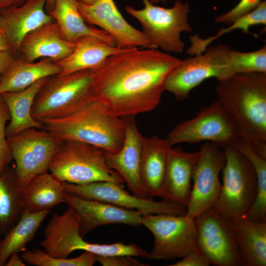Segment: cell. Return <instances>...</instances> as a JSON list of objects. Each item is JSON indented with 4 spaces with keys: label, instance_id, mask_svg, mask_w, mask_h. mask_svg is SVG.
<instances>
[{
    "label": "cell",
    "instance_id": "1",
    "mask_svg": "<svg viewBox=\"0 0 266 266\" xmlns=\"http://www.w3.org/2000/svg\"><path fill=\"white\" fill-rule=\"evenodd\" d=\"M181 61L155 48L126 49L95 69L90 99L120 118L150 111L160 103L166 78Z\"/></svg>",
    "mask_w": 266,
    "mask_h": 266
},
{
    "label": "cell",
    "instance_id": "2",
    "mask_svg": "<svg viewBox=\"0 0 266 266\" xmlns=\"http://www.w3.org/2000/svg\"><path fill=\"white\" fill-rule=\"evenodd\" d=\"M215 91L240 138L266 158V73L234 74L219 81Z\"/></svg>",
    "mask_w": 266,
    "mask_h": 266
},
{
    "label": "cell",
    "instance_id": "3",
    "mask_svg": "<svg viewBox=\"0 0 266 266\" xmlns=\"http://www.w3.org/2000/svg\"><path fill=\"white\" fill-rule=\"evenodd\" d=\"M39 122L62 141L82 142L112 153L121 149L125 137L123 118L108 114L90 99L64 115Z\"/></svg>",
    "mask_w": 266,
    "mask_h": 266
},
{
    "label": "cell",
    "instance_id": "4",
    "mask_svg": "<svg viewBox=\"0 0 266 266\" xmlns=\"http://www.w3.org/2000/svg\"><path fill=\"white\" fill-rule=\"evenodd\" d=\"M49 171L62 182L85 184L97 181L125 183L108 166L105 151L76 141H62L54 154Z\"/></svg>",
    "mask_w": 266,
    "mask_h": 266
},
{
    "label": "cell",
    "instance_id": "5",
    "mask_svg": "<svg viewBox=\"0 0 266 266\" xmlns=\"http://www.w3.org/2000/svg\"><path fill=\"white\" fill-rule=\"evenodd\" d=\"M223 149L226 156L223 183L213 207L231 220L244 219L257 196L256 173L250 161L234 146Z\"/></svg>",
    "mask_w": 266,
    "mask_h": 266
},
{
    "label": "cell",
    "instance_id": "6",
    "mask_svg": "<svg viewBox=\"0 0 266 266\" xmlns=\"http://www.w3.org/2000/svg\"><path fill=\"white\" fill-rule=\"evenodd\" d=\"M44 238L39 246L51 256L67 258L75 250L88 251L98 256L127 255L147 258L148 253L136 244L117 242L92 243L84 239L79 233L78 220L68 207L62 214H53L44 231Z\"/></svg>",
    "mask_w": 266,
    "mask_h": 266
},
{
    "label": "cell",
    "instance_id": "7",
    "mask_svg": "<svg viewBox=\"0 0 266 266\" xmlns=\"http://www.w3.org/2000/svg\"><path fill=\"white\" fill-rule=\"evenodd\" d=\"M231 49L226 44H219L181 60L167 75L165 91L172 94L176 100H183L205 80L215 78L219 81L234 74Z\"/></svg>",
    "mask_w": 266,
    "mask_h": 266
},
{
    "label": "cell",
    "instance_id": "8",
    "mask_svg": "<svg viewBox=\"0 0 266 266\" xmlns=\"http://www.w3.org/2000/svg\"><path fill=\"white\" fill-rule=\"evenodd\" d=\"M142 1L143 8L136 9L126 5L125 10L139 21L153 47L166 52H182L184 44L181 33L193 31L188 21L189 4L176 0L172 7L164 8L154 5L150 0Z\"/></svg>",
    "mask_w": 266,
    "mask_h": 266
},
{
    "label": "cell",
    "instance_id": "9",
    "mask_svg": "<svg viewBox=\"0 0 266 266\" xmlns=\"http://www.w3.org/2000/svg\"><path fill=\"white\" fill-rule=\"evenodd\" d=\"M95 69L47 78L37 94L32 109L34 119L64 115L89 100Z\"/></svg>",
    "mask_w": 266,
    "mask_h": 266
},
{
    "label": "cell",
    "instance_id": "10",
    "mask_svg": "<svg viewBox=\"0 0 266 266\" xmlns=\"http://www.w3.org/2000/svg\"><path fill=\"white\" fill-rule=\"evenodd\" d=\"M141 225L154 237L148 259L166 261L181 259L197 248L195 219L186 214L143 215Z\"/></svg>",
    "mask_w": 266,
    "mask_h": 266
},
{
    "label": "cell",
    "instance_id": "11",
    "mask_svg": "<svg viewBox=\"0 0 266 266\" xmlns=\"http://www.w3.org/2000/svg\"><path fill=\"white\" fill-rule=\"evenodd\" d=\"M7 137L15 161L16 178L23 189L35 176L49 171L51 161L62 141L47 130L35 128Z\"/></svg>",
    "mask_w": 266,
    "mask_h": 266
},
{
    "label": "cell",
    "instance_id": "12",
    "mask_svg": "<svg viewBox=\"0 0 266 266\" xmlns=\"http://www.w3.org/2000/svg\"><path fill=\"white\" fill-rule=\"evenodd\" d=\"M239 138L233 121L216 100L202 108L194 118L176 125L166 139L170 146L205 141L224 147L233 145Z\"/></svg>",
    "mask_w": 266,
    "mask_h": 266
},
{
    "label": "cell",
    "instance_id": "13",
    "mask_svg": "<svg viewBox=\"0 0 266 266\" xmlns=\"http://www.w3.org/2000/svg\"><path fill=\"white\" fill-rule=\"evenodd\" d=\"M64 192L79 198L100 201L117 206L140 211L143 215L170 214L183 215L186 207L164 200L156 201L152 198H142L131 194L123 184L111 181H97L85 184L62 182Z\"/></svg>",
    "mask_w": 266,
    "mask_h": 266
},
{
    "label": "cell",
    "instance_id": "14",
    "mask_svg": "<svg viewBox=\"0 0 266 266\" xmlns=\"http://www.w3.org/2000/svg\"><path fill=\"white\" fill-rule=\"evenodd\" d=\"M197 247L216 266H240L232 221L213 207L195 218Z\"/></svg>",
    "mask_w": 266,
    "mask_h": 266
},
{
    "label": "cell",
    "instance_id": "15",
    "mask_svg": "<svg viewBox=\"0 0 266 266\" xmlns=\"http://www.w3.org/2000/svg\"><path fill=\"white\" fill-rule=\"evenodd\" d=\"M216 144L205 142L200 148V158L193 177V185L186 214L195 219L213 207L221 189L219 175L226 162L223 149Z\"/></svg>",
    "mask_w": 266,
    "mask_h": 266
},
{
    "label": "cell",
    "instance_id": "16",
    "mask_svg": "<svg viewBox=\"0 0 266 266\" xmlns=\"http://www.w3.org/2000/svg\"><path fill=\"white\" fill-rule=\"evenodd\" d=\"M78 9L85 22L100 27L110 34L119 48H154L143 32L124 18L114 0H98L90 5L79 2Z\"/></svg>",
    "mask_w": 266,
    "mask_h": 266
},
{
    "label": "cell",
    "instance_id": "17",
    "mask_svg": "<svg viewBox=\"0 0 266 266\" xmlns=\"http://www.w3.org/2000/svg\"><path fill=\"white\" fill-rule=\"evenodd\" d=\"M64 202L76 217L81 236L85 235L98 227L111 224L129 226L141 225L142 213L104 202L85 199L65 192Z\"/></svg>",
    "mask_w": 266,
    "mask_h": 266
},
{
    "label": "cell",
    "instance_id": "18",
    "mask_svg": "<svg viewBox=\"0 0 266 266\" xmlns=\"http://www.w3.org/2000/svg\"><path fill=\"white\" fill-rule=\"evenodd\" d=\"M122 118L125 124L123 146L117 153L105 151L106 161L110 167L122 178L133 195L147 198L139 173L144 136L138 130L134 116Z\"/></svg>",
    "mask_w": 266,
    "mask_h": 266
},
{
    "label": "cell",
    "instance_id": "19",
    "mask_svg": "<svg viewBox=\"0 0 266 266\" xmlns=\"http://www.w3.org/2000/svg\"><path fill=\"white\" fill-rule=\"evenodd\" d=\"M46 0H27L20 5L0 9V28L11 50L19 51L24 37L41 26L54 21L45 10Z\"/></svg>",
    "mask_w": 266,
    "mask_h": 266
},
{
    "label": "cell",
    "instance_id": "20",
    "mask_svg": "<svg viewBox=\"0 0 266 266\" xmlns=\"http://www.w3.org/2000/svg\"><path fill=\"white\" fill-rule=\"evenodd\" d=\"M199 158V151L188 152L170 147L161 198L187 206Z\"/></svg>",
    "mask_w": 266,
    "mask_h": 266
},
{
    "label": "cell",
    "instance_id": "21",
    "mask_svg": "<svg viewBox=\"0 0 266 266\" xmlns=\"http://www.w3.org/2000/svg\"><path fill=\"white\" fill-rule=\"evenodd\" d=\"M75 42L64 39L55 21L46 23L27 34L19 49L23 58L29 62L40 58L57 62L67 57L73 50Z\"/></svg>",
    "mask_w": 266,
    "mask_h": 266
},
{
    "label": "cell",
    "instance_id": "22",
    "mask_svg": "<svg viewBox=\"0 0 266 266\" xmlns=\"http://www.w3.org/2000/svg\"><path fill=\"white\" fill-rule=\"evenodd\" d=\"M170 146L166 139L144 137L140 178L148 197H161Z\"/></svg>",
    "mask_w": 266,
    "mask_h": 266
},
{
    "label": "cell",
    "instance_id": "23",
    "mask_svg": "<svg viewBox=\"0 0 266 266\" xmlns=\"http://www.w3.org/2000/svg\"><path fill=\"white\" fill-rule=\"evenodd\" d=\"M125 49L110 45L96 37L86 36L75 41V47L67 57L54 62L61 68L60 74H68L97 69L108 57Z\"/></svg>",
    "mask_w": 266,
    "mask_h": 266
},
{
    "label": "cell",
    "instance_id": "24",
    "mask_svg": "<svg viewBox=\"0 0 266 266\" xmlns=\"http://www.w3.org/2000/svg\"><path fill=\"white\" fill-rule=\"evenodd\" d=\"M78 4L77 0H55L53 9L48 12L57 24L63 38L75 42L82 37L92 36L117 46L114 38L106 32L86 25Z\"/></svg>",
    "mask_w": 266,
    "mask_h": 266
},
{
    "label": "cell",
    "instance_id": "25",
    "mask_svg": "<svg viewBox=\"0 0 266 266\" xmlns=\"http://www.w3.org/2000/svg\"><path fill=\"white\" fill-rule=\"evenodd\" d=\"M240 266H266V222L232 220Z\"/></svg>",
    "mask_w": 266,
    "mask_h": 266
},
{
    "label": "cell",
    "instance_id": "26",
    "mask_svg": "<svg viewBox=\"0 0 266 266\" xmlns=\"http://www.w3.org/2000/svg\"><path fill=\"white\" fill-rule=\"evenodd\" d=\"M61 72L60 66L48 58L29 62L23 58L14 59L0 75V95L22 91L36 82Z\"/></svg>",
    "mask_w": 266,
    "mask_h": 266
},
{
    "label": "cell",
    "instance_id": "27",
    "mask_svg": "<svg viewBox=\"0 0 266 266\" xmlns=\"http://www.w3.org/2000/svg\"><path fill=\"white\" fill-rule=\"evenodd\" d=\"M47 78L40 79L22 91L5 92L0 95L10 116L6 128L7 136L18 134L30 128L43 129L42 124L33 117L32 109L37 94Z\"/></svg>",
    "mask_w": 266,
    "mask_h": 266
},
{
    "label": "cell",
    "instance_id": "28",
    "mask_svg": "<svg viewBox=\"0 0 266 266\" xmlns=\"http://www.w3.org/2000/svg\"><path fill=\"white\" fill-rule=\"evenodd\" d=\"M25 209L23 189L16 178L14 166L0 173V234L3 236L18 222Z\"/></svg>",
    "mask_w": 266,
    "mask_h": 266
},
{
    "label": "cell",
    "instance_id": "29",
    "mask_svg": "<svg viewBox=\"0 0 266 266\" xmlns=\"http://www.w3.org/2000/svg\"><path fill=\"white\" fill-rule=\"evenodd\" d=\"M62 182L49 171L33 177L23 189L25 209L36 212L64 202Z\"/></svg>",
    "mask_w": 266,
    "mask_h": 266
},
{
    "label": "cell",
    "instance_id": "30",
    "mask_svg": "<svg viewBox=\"0 0 266 266\" xmlns=\"http://www.w3.org/2000/svg\"><path fill=\"white\" fill-rule=\"evenodd\" d=\"M50 212V209L36 212L25 209L18 222L2 237L0 244V266H4L13 252L20 253L27 249V244L33 239Z\"/></svg>",
    "mask_w": 266,
    "mask_h": 266
},
{
    "label": "cell",
    "instance_id": "31",
    "mask_svg": "<svg viewBox=\"0 0 266 266\" xmlns=\"http://www.w3.org/2000/svg\"><path fill=\"white\" fill-rule=\"evenodd\" d=\"M233 146L250 161L257 177V196L245 219L255 222H266V158L261 156L249 143L241 138L237 140Z\"/></svg>",
    "mask_w": 266,
    "mask_h": 266
},
{
    "label": "cell",
    "instance_id": "32",
    "mask_svg": "<svg viewBox=\"0 0 266 266\" xmlns=\"http://www.w3.org/2000/svg\"><path fill=\"white\" fill-rule=\"evenodd\" d=\"M257 25H266V1H262L253 10L238 18L228 27L220 29L216 35L206 38L197 34L191 36V45L187 52L193 56L202 53L213 41L226 33L238 29L248 33L251 27Z\"/></svg>",
    "mask_w": 266,
    "mask_h": 266
},
{
    "label": "cell",
    "instance_id": "33",
    "mask_svg": "<svg viewBox=\"0 0 266 266\" xmlns=\"http://www.w3.org/2000/svg\"><path fill=\"white\" fill-rule=\"evenodd\" d=\"M21 257L24 262L35 266H92L96 262V255L88 251L73 258H56L44 250L34 248L26 249Z\"/></svg>",
    "mask_w": 266,
    "mask_h": 266
},
{
    "label": "cell",
    "instance_id": "34",
    "mask_svg": "<svg viewBox=\"0 0 266 266\" xmlns=\"http://www.w3.org/2000/svg\"><path fill=\"white\" fill-rule=\"evenodd\" d=\"M232 66L235 74L266 73V46L251 52L231 49Z\"/></svg>",
    "mask_w": 266,
    "mask_h": 266
},
{
    "label": "cell",
    "instance_id": "35",
    "mask_svg": "<svg viewBox=\"0 0 266 266\" xmlns=\"http://www.w3.org/2000/svg\"><path fill=\"white\" fill-rule=\"evenodd\" d=\"M10 119L7 107L0 95V173L13 160L6 132V123Z\"/></svg>",
    "mask_w": 266,
    "mask_h": 266
},
{
    "label": "cell",
    "instance_id": "36",
    "mask_svg": "<svg viewBox=\"0 0 266 266\" xmlns=\"http://www.w3.org/2000/svg\"><path fill=\"white\" fill-rule=\"evenodd\" d=\"M261 2V0H240L233 8L217 16L215 22L229 26L238 18L253 10Z\"/></svg>",
    "mask_w": 266,
    "mask_h": 266
},
{
    "label": "cell",
    "instance_id": "37",
    "mask_svg": "<svg viewBox=\"0 0 266 266\" xmlns=\"http://www.w3.org/2000/svg\"><path fill=\"white\" fill-rule=\"evenodd\" d=\"M96 262L103 266H145L133 256L127 255H116L111 256L96 255Z\"/></svg>",
    "mask_w": 266,
    "mask_h": 266
},
{
    "label": "cell",
    "instance_id": "38",
    "mask_svg": "<svg viewBox=\"0 0 266 266\" xmlns=\"http://www.w3.org/2000/svg\"><path fill=\"white\" fill-rule=\"evenodd\" d=\"M209 258L198 247L171 266H209Z\"/></svg>",
    "mask_w": 266,
    "mask_h": 266
},
{
    "label": "cell",
    "instance_id": "39",
    "mask_svg": "<svg viewBox=\"0 0 266 266\" xmlns=\"http://www.w3.org/2000/svg\"><path fill=\"white\" fill-rule=\"evenodd\" d=\"M14 59L10 51L0 53V75L8 68Z\"/></svg>",
    "mask_w": 266,
    "mask_h": 266
},
{
    "label": "cell",
    "instance_id": "40",
    "mask_svg": "<svg viewBox=\"0 0 266 266\" xmlns=\"http://www.w3.org/2000/svg\"><path fill=\"white\" fill-rule=\"evenodd\" d=\"M26 265L24 262L19 253L16 252H13L10 254L4 266H25Z\"/></svg>",
    "mask_w": 266,
    "mask_h": 266
},
{
    "label": "cell",
    "instance_id": "41",
    "mask_svg": "<svg viewBox=\"0 0 266 266\" xmlns=\"http://www.w3.org/2000/svg\"><path fill=\"white\" fill-rule=\"evenodd\" d=\"M11 51L7 36L4 32L0 28V53L11 52Z\"/></svg>",
    "mask_w": 266,
    "mask_h": 266
},
{
    "label": "cell",
    "instance_id": "42",
    "mask_svg": "<svg viewBox=\"0 0 266 266\" xmlns=\"http://www.w3.org/2000/svg\"><path fill=\"white\" fill-rule=\"evenodd\" d=\"M27 0H0V9L13 5H20Z\"/></svg>",
    "mask_w": 266,
    "mask_h": 266
},
{
    "label": "cell",
    "instance_id": "43",
    "mask_svg": "<svg viewBox=\"0 0 266 266\" xmlns=\"http://www.w3.org/2000/svg\"><path fill=\"white\" fill-rule=\"evenodd\" d=\"M55 0H46V9L47 12L51 10L55 4Z\"/></svg>",
    "mask_w": 266,
    "mask_h": 266
},
{
    "label": "cell",
    "instance_id": "44",
    "mask_svg": "<svg viewBox=\"0 0 266 266\" xmlns=\"http://www.w3.org/2000/svg\"><path fill=\"white\" fill-rule=\"evenodd\" d=\"M79 2L83 3L85 4L90 5L94 3L98 0H77Z\"/></svg>",
    "mask_w": 266,
    "mask_h": 266
},
{
    "label": "cell",
    "instance_id": "45",
    "mask_svg": "<svg viewBox=\"0 0 266 266\" xmlns=\"http://www.w3.org/2000/svg\"><path fill=\"white\" fill-rule=\"evenodd\" d=\"M153 4L157 3L159 2H166V0H150Z\"/></svg>",
    "mask_w": 266,
    "mask_h": 266
},
{
    "label": "cell",
    "instance_id": "46",
    "mask_svg": "<svg viewBox=\"0 0 266 266\" xmlns=\"http://www.w3.org/2000/svg\"><path fill=\"white\" fill-rule=\"evenodd\" d=\"M3 236L0 234V244L2 239Z\"/></svg>",
    "mask_w": 266,
    "mask_h": 266
},
{
    "label": "cell",
    "instance_id": "47",
    "mask_svg": "<svg viewBox=\"0 0 266 266\" xmlns=\"http://www.w3.org/2000/svg\"></svg>",
    "mask_w": 266,
    "mask_h": 266
}]
</instances>
